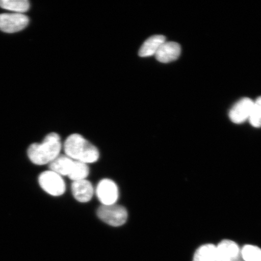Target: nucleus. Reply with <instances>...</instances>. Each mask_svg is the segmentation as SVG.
Segmentation results:
<instances>
[{
	"instance_id": "f257e3e1",
	"label": "nucleus",
	"mask_w": 261,
	"mask_h": 261,
	"mask_svg": "<svg viewBox=\"0 0 261 261\" xmlns=\"http://www.w3.org/2000/svg\"><path fill=\"white\" fill-rule=\"evenodd\" d=\"M62 149L60 136L49 134L41 143H34L29 147L28 155L31 161L37 165L50 164L56 159Z\"/></svg>"
},
{
	"instance_id": "f03ea898",
	"label": "nucleus",
	"mask_w": 261,
	"mask_h": 261,
	"mask_svg": "<svg viewBox=\"0 0 261 261\" xmlns=\"http://www.w3.org/2000/svg\"><path fill=\"white\" fill-rule=\"evenodd\" d=\"M64 149L66 155L86 164L96 162L99 158V152L96 147L77 134L68 137Z\"/></svg>"
},
{
	"instance_id": "7ed1b4c3",
	"label": "nucleus",
	"mask_w": 261,
	"mask_h": 261,
	"mask_svg": "<svg viewBox=\"0 0 261 261\" xmlns=\"http://www.w3.org/2000/svg\"><path fill=\"white\" fill-rule=\"evenodd\" d=\"M50 171L60 175L67 176L71 180L78 181L85 179L89 174L87 164L74 161L67 155H59L49 164Z\"/></svg>"
},
{
	"instance_id": "20e7f679",
	"label": "nucleus",
	"mask_w": 261,
	"mask_h": 261,
	"mask_svg": "<svg viewBox=\"0 0 261 261\" xmlns=\"http://www.w3.org/2000/svg\"><path fill=\"white\" fill-rule=\"evenodd\" d=\"M97 216L110 226L118 227L126 223L128 212L122 205H102L98 208Z\"/></svg>"
},
{
	"instance_id": "39448f33",
	"label": "nucleus",
	"mask_w": 261,
	"mask_h": 261,
	"mask_svg": "<svg viewBox=\"0 0 261 261\" xmlns=\"http://www.w3.org/2000/svg\"><path fill=\"white\" fill-rule=\"evenodd\" d=\"M38 181L44 191L55 197L63 195L66 189L61 176L50 170L41 173Z\"/></svg>"
},
{
	"instance_id": "423d86ee",
	"label": "nucleus",
	"mask_w": 261,
	"mask_h": 261,
	"mask_svg": "<svg viewBox=\"0 0 261 261\" xmlns=\"http://www.w3.org/2000/svg\"><path fill=\"white\" fill-rule=\"evenodd\" d=\"M29 22L28 16L22 14H0V30L9 34L18 32L25 28Z\"/></svg>"
},
{
	"instance_id": "0eeeda50",
	"label": "nucleus",
	"mask_w": 261,
	"mask_h": 261,
	"mask_svg": "<svg viewBox=\"0 0 261 261\" xmlns=\"http://www.w3.org/2000/svg\"><path fill=\"white\" fill-rule=\"evenodd\" d=\"M96 195L102 205L116 204L119 198V189L112 179H102L96 188Z\"/></svg>"
},
{
	"instance_id": "6e6552de",
	"label": "nucleus",
	"mask_w": 261,
	"mask_h": 261,
	"mask_svg": "<svg viewBox=\"0 0 261 261\" xmlns=\"http://www.w3.org/2000/svg\"><path fill=\"white\" fill-rule=\"evenodd\" d=\"M254 101L250 98L244 97L234 104L230 110L229 118L236 124L243 123L249 119L252 113Z\"/></svg>"
},
{
	"instance_id": "1a4fd4ad",
	"label": "nucleus",
	"mask_w": 261,
	"mask_h": 261,
	"mask_svg": "<svg viewBox=\"0 0 261 261\" xmlns=\"http://www.w3.org/2000/svg\"><path fill=\"white\" fill-rule=\"evenodd\" d=\"M216 247L217 261H237L239 259L241 250L234 241L223 240Z\"/></svg>"
},
{
	"instance_id": "9d476101",
	"label": "nucleus",
	"mask_w": 261,
	"mask_h": 261,
	"mask_svg": "<svg viewBox=\"0 0 261 261\" xmlns=\"http://www.w3.org/2000/svg\"><path fill=\"white\" fill-rule=\"evenodd\" d=\"M180 45L175 42H165L155 55L156 60L169 63L177 60L181 54Z\"/></svg>"
},
{
	"instance_id": "9b49d317",
	"label": "nucleus",
	"mask_w": 261,
	"mask_h": 261,
	"mask_svg": "<svg viewBox=\"0 0 261 261\" xmlns=\"http://www.w3.org/2000/svg\"><path fill=\"white\" fill-rule=\"evenodd\" d=\"M71 191L75 199L80 203L90 201L94 194L92 185L86 179L73 181L71 184Z\"/></svg>"
},
{
	"instance_id": "f8f14e48",
	"label": "nucleus",
	"mask_w": 261,
	"mask_h": 261,
	"mask_svg": "<svg viewBox=\"0 0 261 261\" xmlns=\"http://www.w3.org/2000/svg\"><path fill=\"white\" fill-rule=\"evenodd\" d=\"M166 42V38L163 35L152 36L144 42L139 51L140 57H149L155 55L161 45Z\"/></svg>"
},
{
	"instance_id": "ddd939ff",
	"label": "nucleus",
	"mask_w": 261,
	"mask_h": 261,
	"mask_svg": "<svg viewBox=\"0 0 261 261\" xmlns=\"http://www.w3.org/2000/svg\"><path fill=\"white\" fill-rule=\"evenodd\" d=\"M193 261H217L216 246L206 244L199 247L194 254Z\"/></svg>"
},
{
	"instance_id": "4468645a",
	"label": "nucleus",
	"mask_w": 261,
	"mask_h": 261,
	"mask_svg": "<svg viewBox=\"0 0 261 261\" xmlns=\"http://www.w3.org/2000/svg\"><path fill=\"white\" fill-rule=\"evenodd\" d=\"M0 7L23 14L30 8V4L27 0H0Z\"/></svg>"
},
{
	"instance_id": "2eb2a0df",
	"label": "nucleus",
	"mask_w": 261,
	"mask_h": 261,
	"mask_svg": "<svg viewBox=\"0 0 261 261\" xmlns=\"http://www.w3.org/2000/svg\"><path fill=\"white\" fill-rule=\"evenodd\" d=\"M245 261H261V249L253 245H246L241 250Z\"/></svg>"
},
{
	"instance_id": "dca6fc26",
	"label": "nucleus",
	"mask_w": 261,
	"mask_h": 261,
	"mask_svg": "<svg viewBox=\"0 0 261 261\" xmlns=\"http://www.w3.org/2000/svg\"><path fill=\"white\" fill-rule=\"evenodd\" d=\"M249 122L254 128L261 127V96L254 101L252 113L249 117Z\"/></svg>"
}]
</instances>
